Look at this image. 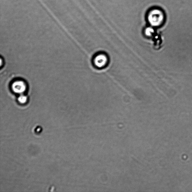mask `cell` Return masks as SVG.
<instances>
[{"label": "cell", "mask_w": 192, "mask_h": 192, "mask_svg": "<svg viewBox=\"0 0 192 192\" xmlns=\"http://www.w3.org/2000/svg\"><path fill=\"white\" fill-rule=\"evenodd\" d=\"M28 97L23 94H20L18 98V101L21 104H25L28 101Z\"/></svg>", "instance_id": "277c9868"}, {"label": "cell", "mask_w": 192, "mask_h": 192, "mask_svg": "<svg viewBox=\"0 0 192 192\" xmlns=\"http://www.w3.org/2000/svg\"><path fill=\"white\" fill-rule=\"evenodd\" d=\"M147 19L151 25L156 27L160 26L163 23L164 20V15L161 11L154 9L150 12Z\"/></svg>", "instance_id": "6da1fadb"}, {"label": "cell", "mask_w": 192, "mask_h": 192, "mask_svg": "<svg viewBox=\"0 0 192 192\" xmlns=\"http://www.w3.org/2000/svg\"><path fill=\"white\" fill-rule=\"evenodd\" d=\"M108 61L107 56L103 54H98L94 59V64L98 68H102L105 66L107 65Z\"/></svg>", "instance_id": "3957f363"}, {"label": "cell", "mask_w": 192, "mask_h": 192, "mask_svg": "<svg viewBox=\"0 0 192 192\" xmlns=\"http://www.w3.org/2000/svg\"><path fill=\"white\" fill-rule=\"evenodd\" d=\"M154 32V29L152 28H148L145 30V33L147 36H151Z\"/></svg>", "instance_id": "5b68a950"}, {"label": "cell", "mask_w": 192, "mask_h": 192, "mask_svg": "<svg viewBox=\"0 0 192 192\" xmlns=\"http://www.w3.org/2000/svg\"><path fill=\"white\" fill-rule=\"evenodd\" d=\"M11 88L13 92L20 95L23 94L26 91L27 85L24 81L18 80L13 82Z\"/></svg>", "instance_id": "7a4b0ae2"}]
</instances>
